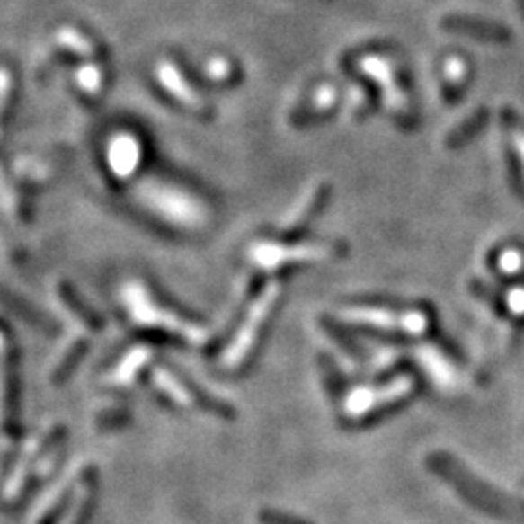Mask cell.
Returning <instances> with one entry per match:
<instances>
[{"mask_svg": "<svg viewBox=\"0 0 524 524\" xmlns=\"http://www.w3.org/2000/svg\"><path fill=\"white\" fill-rule=\"evenodd\" d=\"M129 306H131V313H134V317L138 319V322H142V324L162 325V328L175 330V333L186 334V337L192 339V341L203 339V333H201V330H197L195 325L182 324V322H177L175 317H171L169 313H162V310H155L154 304L149 302V295L142 291V289H136L134 293H129Z\"/></svg>", "mask_w": 524, "mask_h": 524, "instance_id": "obj_1", "label": "cell"}, {"mask_svg": "<svg viewBox=\"0 0 524 524\" xmlns=\"http://www.w3.org/2000/svg\"><path fill=\"white\" fill-rule=\"evenodd\" d=\"M273 295H276V287L269 289V293L264 295V298L261 299V302L256 304V306H253L252 317H249V324H247V330L243 328V334H241V337H238L236 343H234L232 352L226 359V363L238 365L243 360V356H245L249 352V348H252L253 339H256V328H258V325H261L262 319L267 317V310L273 304Z\"/></svg>", "mask_w": 524, "mask_h": 524, "instance_id": "obj_2", "label": "cell"}, {"mask_svg": "<svg viewBox=\"0 0 524 524\" xmlns=\"http://www.w3.org/2000/svg\"><path fill=\"white\" fill-rule=\"evenodd\" d=\"M160 77H162V81H164V85H169L171 93L180 96V99L184 101L188 108H195V110L201 108V105H203L201 99L195 93H191V90L186 88V84L180 79V75H177V68H173V66L164 64L160 68Z\"/></svg>", "mask_w": 524, "mask_h": 524, "instance_id": "obj_3", "label": "cell"}, {"mask_svg": "<svg viewBox=\"0 0 524 524\" xmlns=\"http://www.w3.org/2000/svg\"><path fill=\"white\" fill-rule=\"evenodd\" d=\"M450 29H459V31H476L481 38H498L505 40L507 33L502 31L501 27H493V24H483V22H472V20H461V18H452L448 22Z\"/></svg>", "mask_w": 524, "mask_h": 524, "instance_id": "obj_4", "label": "cell"}, {"mask_svg": "<svg viewBox=\"0 0 524 524\" xmlns=\"http://www.w3.org/2000/svg\"><path fill=\"white\" fill-rule=\"evenodd\" d=\"M155 383L160 385L162 389H164L166 394H169L175 402H180V404H191V402H188L191 398H188L186 391L182 389V385L177 383V380H173V376L166 374L164 369L155 371Z\"/></svg>", "mask_w": 524, "mask_h": 524, "instance_id": "obj_5", "label": "cell"}, {"mask_svg": "<svg viewBox=\"0 0 524 524\" xmlns=\"http://www.w3.org/2000/svg\"><path fill=\"white\" fill-rule=\"evenodd\" d=\"M90 511H93V487H84L77 502H75L73 513H70L68 524H85L90 518Z\"/></svg>", "mask_w": 524, "mask_h": 524, "instance_id": "obj_6", "label": "cell"}, {"mask_svg": "<svg viewBox=\"0 0 524 524\" xmlns=\"http://www.w3.org/2000/svg\"><path fill=\"white\" fill-rule=\"evenodd\" d=\"M149 359V350L147 348H138L136 350L134 354L129 356V359H127V363H125V368L123 365H120V371H119V376H116V380H120V383H129L131 378H134V374H136V365H142L145 363V360Z\"/></svg>", "mask_w": 524, "mask_h": 524, "instance_id": "obj_7", "label": "cell"}, {"mask_svg": "<svg viewBox=\"0 0 524 524\" xmlns=\"http://www.w3.org/2000/svg\"><path fill=\"white\" fill-rule=\"evenodd\" d=\"M261 520L264 524H306V522L298 520V518L287 516V513H278V511H262Z\"/></svg>", "mask_w": 524, "mask_h": 524, "instance_id": "obj_8", "label": "cell"}, {"mask_svg": "<svg viewBox=\"0 0 524 524\" xmlns=\"http://www.w3.org/2000/svg\"><path fill=\"white\" fill-rule=\"evenodd\" d=\"M81 79H88V88L90 90H96L99 88V84H101V75L96 73V68H85L84 73H81Z\"/></svg>", "mask_w": 524, "mask_h": 524, "instance_id": "obj_9", "label": "cell"}]
</instances>
